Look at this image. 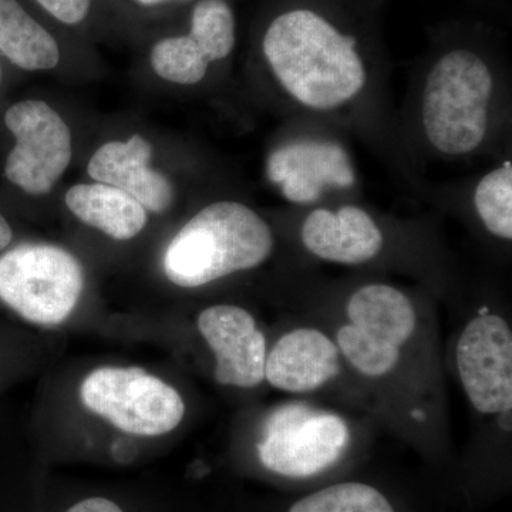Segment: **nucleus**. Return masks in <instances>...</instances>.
Listing matches in <instances>:
<instances>
[{
    "label": "nucleus",
    "mask_w": 512,
    "mask_h": 512,
    "mask_svg": "<svg viewBox=\"0 0 512 512\" xmlns=\"http://www.w3.org/2000/svg\"><path fill=\"white\" fill-rule=\"evenodd\" d=\"M77 220L116 241L133 239L146 228V208L127 192L103 183L77 184L64 197Z\"/></svg>",
    "instance_id": "16"
},
{
    "label": "nucleus",
    "mask_w": 512,
    "mask_h": 512,
    "mask_svg": "<svg viewBox=\"0 0 512 512\" xmlns=\"http://www.w3.org/2000/svg\"><path fill=\"white\" fill-rule=\"evenodd\" d=\"M153 146L140 134L126 141H109L90 158L87 173L96 183L111 185L140 202L153 214L173 207V184L150 165Z\"/></svg>",
    "instance_id": "15"
},
{
    "label": "nucleus",
    "mask_w": 512,
    "mask_h": 512,
    "mask_svg": "<svg viewBox=\"0 0 512 512\" xmlns=\"http://www.w3.org/2000/svg\"><path fill=\"white\" fill-rule=\"evenodd\" d=\"M15 137L6 160L8 180L30 195L53 190L72 161V131L55 109L42 100H23L5 114Z\"/></svg>",
    "instance_id": "10"
},
{
    "label": "nucleus",
    "mask_w": 512,
    "mask_h": 512,
    "mask_svg": "<svg viewBox=\"0 0 512 512\" xmlns=\"http://www.w3.org/2000/svg\"><path fill=\"white\" fill-rule=\"evenodd\" d=\"M328 330L365 390L373 424L426 451L450 436L447 370L433 303L389 282H363L305 308Z\"/></svg>",
    "instance_id": "1"
},
{
    "label": "nucleus",
    "mask_w": 512,
    "mask_h": 512,
    "mask_svg": "<svg viewBox=\"0 0 512 512\" xmlns=\"http://www.w3.org/2000/svg\"><path fill=\"white\" fill-rule=\"evenodd\" d=\"M101 0H33L43 13L63 28H82L92 19Z\"/></svg>",
    "instance_id": "20"
},
{
    "label": "nucleus",
    "mask_w": 512,
    "mask_h": 512,
    "mask_svg": "<svg viewBox=\"0 0 512 512\" xmlns=\"http://www.w3.org/2000/svg\"><path fill=\"white\" fill-rule=\"evenodd\" d=\"M13 232L12 228L8 224V221L5 220L2 214H0V251L8 247L10 242H12Z\"/></svg>",
    "instance_id": "23"
},
{
    "label": "nucleus",
    "mask_w": 512,
    "mask_h": 512,
    "mask_svg": "<svg viewBox=\"0 0 512 512\" xmlns=\"http://www.w3.org/2000/svg\"><path fill=\"white\" fill-rule=\"evenodd\" d=\"M131 6L138 10H165L175 8V6L188 5V3H195L197 0H126Z\"/></svg>",
    "instance_id": "22"
},
{
    "label": "nucleus",
    "mask_w": 512,
    "mask_h": 512,
    "mask_svg": "<svg viewBox=\"0 0 512 512\" xmlns=\"http://www.w3.org/2000/svg\"><path fill=\"white\" fill-rule=\"evenodd\" d=\"M474 211L485 231L500 241L512 239V164L504 161L500 167L485 174L477 184L473 197Z\"/></svg>",
    "instance_id": "18"
},
{
    "label": "nucleus",
    "mask_w": 512,
    "mask_h": 512,
    "mask_svg": "<svg viewBox=\"0 0 512 512\" xmlns=\"http://www.w3.org/2000/svg\"><path fill=\"white\" fill-rule=\"evenodd\" d=\"M67 512H123L119 505L106 498H89L73 505Z\"/></svg>",
    "instance_id": "21"
},
{
    "label": "nucleus",
    "mask_w": 512,
    "mask_h": 512,
    "mask_svg": "<svg viewBox=\"0 0 512 512\" xmlns=\"http://www.w3.org/2000/svg\"><path fill=\"white\" fill-rule=\"evenodd\" d=\"M235 43L237 25L227 0H197L187 30L154 40L148 62L165 82L194 86L204 80L212 63L231 56Z\"/></svg>",
    "instance_id": "11"
},
{
    "label": "nucleus",
    "mask_w": 512,
    "mask_h": 512,
    "mask_svg": "<svg viewBox=\"0 0 512 512\" xmlns=\"http://www.w3.org/2000/svg\"><path fill=\"white\" fill-rule=\"evenodd\" d=\"M288 512H396L392 501L373 485L343 481L305 495Z\"/></svg>",
    "instance_id": "19"
},
{
    "label": "nucleus",
    "mask_w": 512,
    "mask_h": 512,
    "mask_svg": "<svg viewBox=\"0 0 512 512\" xmlns=\"http://www.w3.org/2000/svg\"><path fill=\"white\" fill-rule=\"evenodd\" d=\"M265 383L291 397L335 403L367 417L365 390L328 330L299 318L268 343ZM373 423V421H372Z\"/></svg>",
    "instance_id": "7"
},
{
    "label": "nucleus",
    "mask_w": 512,
    "mask_h": 512,
    "mask_svg": "<svg viewBox=\"0 0 512 512\" xmlns=\"http://www.w3.org/2000/svg\"><path fill=\"white\" fill-rule=\"evenodd\" d=\"M197 329L214 356L215 382L245 390L265 383L269 342L251 312L228 303L208 306L198 315Z\"/></svg>",
    "instance_id": "12"
},
{
    "label": "nucleus",
    "mask_w": 512,
    "mask_h": 512,
    "mask_svg": "<svg viewBox=\"0 0 512 512\" xmlns=\"http://www.w3.org/2000/svg\"><path fill=\"white\" fill-rule=\"evenodd\" d=\"M0 53L28 72L55 69L62 60L55 33L20 0H0Z\"/></svg>",
    "instance_id": "17"
},
{
    "label": "nucleus",
    "mask_w": 512,
    "mask_h": 512,
    "mask_svg": "<svg viewBox=\"0 0 512 512\" xmlns=\"http://www.w3.org/2000/svg\"><path fill=\"white\" fill-rule=\"evenodd\" d=\"M80 397L90 412L133 436H163L185 414L177 389L140 367H100L84 379Z\"/></svg>",
    "instance_id": "9"
},
{
    "label": "nucleus",
    "mask_w": 512,
    "mask_h": 512,
    "mask_svg": "<svg viewBox=\"0 0 512 512\" xmlns=\"http://www.w3.org/2000/svg\"><path fill=\"white\" fill-rule=\"evenodd\" d=\"M444 363L466 397L473 436L510 443L511 319L491 306H478L454 333Z\"/></svg>",
    "instance_id": "5"
},
{
    "label": "nucleus",
    "mask_w": 512,
    "mask_h": 512,
    "mask_svg": "<svg viewBox=\"0 0 512 512\" xmlns=\"http://www.w3.org/2000/svg\"><path fill=\"white\" fill-rule=\"evenodd\" d=\"M266 175L286 200L315 204L330 188L346 190L356 173L345 148L330 141H298L275 150L266 163Z\"/></svg>",
    "instance_id": "14"
},
{
    "label": "nucleus",
    "mask_w": 512,
    "mask_h": 512,
    "mask_svg": "<svg viewBox=\"0 0 512 512\" xmlns=\"http://www.w3.org/2000/svg\"><path fill=\"white\" fill-rule=\"evenodd\" d=\"M83 289L79 259L56 245L23 244L0 258V299L36 325L63 323Z\"/></svg>",
    "instance_id": "8"
},
{
    "label": "nucleus",
    "mask_w": 512,
    "mask_h": 512,
    "mask_svg": "<svg viewBox=\"0 0 512 512\" xmlns=\"http://www.w3.org/2000/svg\"><path fill=\"white\" fill-rule=\"evenodd\" d=\"M299 238L313 258L349 268L380 261L387 245L382 225L356 205L315 208L302 221Z\"/></svg>",
    "instance_id": "13"
},
{
    "label": "nucleus",
    "mask_w": 512,
    "mask_h": 512,
    "mask_svg": "<svg viewBox=\"0 0 512 512\" xmlns=\"http://www.w3.org/2000/svg\"><path fill=\"white\" fill-rule=\"evenodd\" d=\"M274 251V231L258 212L238 201L212 202L171 239L164 274L180 288H202L259 268Z\"/></svg>",
    "instance_id": "3"
},
{
    "label": "nucleus",
    "mask_w": 512,
    "mask_h": 512,
    "mask_svg": "<svg viewBox=\"0 0 512 512\" xmlns=\"http://www.w3.org/2000/svg\"><path fill=\"white\" fill-rule=\"evenodd\" d=\"M335 403L291 397L269 407L256 429V457L269 473L291 480L322 476L367 436V417ZM362 416V414H360Z\"/></svg>",
    "instance_id": "4"
},
{
    "label": "nucleus",
    "mask_w": 512,
    "mask_h": 512,
    "mask_svg": "<svg viewBox=\"0 0 512 512\" xmlns=\"http://www.w3.org/2000/svg\"><path fill=\"white\" fill-rule=\"evenodd\" d=\"M494 76L477 53L451 50L427 74L421 123L427 141L447 157L476 151L487 137Z\"/></svg>",
    "instance_id": "6"
},
{
    "label": "nucleus",
    "mask_w": 512,
    "mask_h": 512,
    "mask_svg": "<svg viewBox=\"0 0 512 512\" xmlns=\"http://www.w3.org/2000/svg\"><path fill=\"white\" fill-rule=\"evenodd\" d=\"M262 52L279 86L305 109H340L365 89L366 67L355 37L312 10H289L272 20Z\"/></svg>",
    "instance_id": "2"
}]
</instances>
